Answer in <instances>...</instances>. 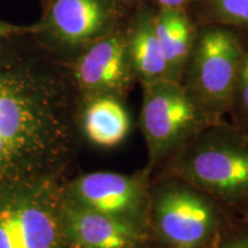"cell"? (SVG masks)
Listing matches in <instances>:
<instances>
[{
  "label": "cell",
  "instance_id": "obj_1",
  "mask_svg": "<svg viewBox=\"0 0 248 248\" xmlns=\"http://www.w3.org/2000/svg\"><path fill=\"white\" fill-rule=\"evenodd\" d=\"M70 140L53 80L23 62L0 58V187L53 178Z\"/></svg>",
  "mask_w": 248,
  "mask_h": 248
},
{
  "label": "cell",
  "instance_id": "obj_2",
  "mask_svg": "<svg viewBox=\"0 0 248 248\" xmlns=\"http://www.w3.org/2000/svg\"><path fill=\"white\" fill-rule=\"evenodd\" d=\"M171 156L181 181L225 202L248 201V135L235 125L210 123Z\"/></svg>",
  "mask_w": 248,
  "mask_h": 248
},
{
  "label": "cell",
  "instance_id": "obj_3",
  "mask_svg": "<svg viewBox=\"0 0 248 248\" xmlns=\"http://www.w3.org/2000/svg\"><path fill=\"white\" fill-rule=\"evenodd\" d=\"M63 194L53 178L0 187V248H64Z\"/></svg>",
  "mask_w": 248,
  "mask_h": 248
},
{
  "label": "cell",
  "instance_id": "obj_4",
  "mask_svg": "<svg viewBox=\"0 0 248 248\" xmlns=\"http://www.w3.org/2000/svg\"><path fill=\"white\" fill-rule=\"evenodd\" d=\"M142 85L139 122L147 146L150 171L212 122L181 82L162 78Z\"/></svg>",
  "mask_w": 248,
  "mask_h": 248
},
{
  "label": "cell",
  "instance_id": "obj_5",
  "mask_svg": "<svg viewBox=\"0 0 248 248\" xmlns=\"http://www.w3.org/2000/svg\"><path fill=\"white\" fill-rule=\"evenodd\" d=\"M245 49L231 31H204L191 51V86L188 91L212 123L221 122L230 110L232 94Z\"/></svg>",
  "mask_w": 248,
  "mask_h": 248
},
{
  "label": "cell",
  "instance_id": "obj_6",
  "mask_svg": "<svg viewBox=\"0 0 248 248\" xmlns=\"http://www.w3.org/2000/svg\"><path fill=\"white\" fill-rule=\"evenodd\" d=\"M155 230L172 248H202L219 226V214L208 198L185 182H168L150 197Z\"/></svg>",
  "mask_w": 248,
  "mask_h": 248
},
{
  "label": "cell",
  "instance_id": "obj_7",
  "mask_svg": "<svg viewBox=\"0 0 248 248\" xmlns=\"http://www.w3.org/2000/svg\"><path fill=\"white\" fill-rule=\"evenodd\" d=\"M66 194L83 206L142 229L150 217V193L139 177L106 171L86 173L68 186Z\"/></svg>",
  "mask_w": 248,
  "mask_h": 248
},
{
  "label": "cell",
  "instance_id": "obj_8",
  "mask_svg": "<svg viewBox=\"0 0 248 248\" xmlns=\"http://www.w3.org/2000/svg\"><path fill=\"white\" fill-rule=\"evenodd\" d=\"M61 217L68 241L78 248H136L145 229L83 206L63 194Z\"/></svg>",
  "mask_w": 248,
  "mask_h": 248
},
{
  "label": "cell",
  "instance_id": "obj_9",
  "mask_svg": "<svg viewBox=\"0 0 248 248\" xmlns=\"http://www.w3.org/2000/svg\"><path fill=\"white\" fill-rule=\"evenodd\" d=\"M75 77L92 97H122L132 77L128 42L120 35L104 36L93 42L77 61Z\"/></svg>",
  "mask_w": 248,
  "mask_h": 248
},
{
  "label": "cell",
  "instance_id": "obj_10",
  "mask_svg": "<svg viewBox=\"0 0 248 248\" xmlns=\"http://www.w3.org/2000/svg\"><path fill=\"white\" fill-rule=\"evenodd\" d=\"M113 22V11L104 0H48L46 29L66 45L95 42L108 32Z\"/></svg>",
  "mask_w": 248,
  "mask_h": 248
},
{
  "label": "cell",
  "instance_id": "obj_11",
  "mask_svg": "<svg viewBox=\"0 0 248 248\" xmlns=\"http://www.w3.org/2000/svg\"><path fill=\"white\" fill-rule=\"evenodd\" d=\"M83 128L93 144L114 147L121 144L129 132L128 111L115 97H92L83 115Z\"/></svg>",
  "mask_w": 248,
  "mask_h": 248
},
{
  "label": "cell",
  "instance_id": "obj_12",
  "mask_svg": "<svg viewBox=\"0 0 248 248\" xmlns=\"http://www.w3.org/2000/svg\"><path fill=\"white\" fill-rule=\"evenodd\" d=\"M130 63L142 84L168 78V63L155 32L153 18L140 21L128 42Z\"/></svg>",
  "mask_w": 248,
  "mask_h": 248
},
{
  "label": "cell",
  "instance_id": "obj_13",
  "mask_svg": "<svg viewBox=\"0 0 248 248\" xmlns=\"http://www.w3.org/2000/svg\"><path fill=\"white\" fill-rule=\"evenodd\" d=\"M154 26L168 63V79L181 82L192 51L191 29L187 20L177 9H164L154 18Z\"/></svg>",
  "mask_w": 248,
  "mask_h": 248
},
{
  "label": "cell",
  "instance_id": "obj_14",
  "mask_svg": "<svg viewBox=\"0 0 248 248\" xmlns=\"http://www.w3.org/2000/svg\"><path fill=\"white\" fill-rule=\"evenodd\" d=\"M230 111L233 114L234 125L248 135V49L241 58Z\"/></svg>",
  "mask_w": 248,
  "mask_h": 248
},
{
  "label": "cell",
  "instance_id": "obj_15",
  "mask_svg": "<svg viewBox=\"0 0 248 248\" xmlns=\"http://www.w3.org/2000/svg\"><path fill=\"white\" fill-rule=\"evenodd\" d=\"M215 8L225 22L248 26V0H216Z\"/></svg>",
  "mask_w": 248,
  "mask_h": 248
},
{
  "label": "cell",
  "instance_id": "obj_16",
  "mask_svg": "<svg viewBox=\"0 0 248 248\" xmlns=\"http://www.w3.org/2000/svg\"><path fill=\"white\" fill-rule=\"evenodd\" d=\"M39 30V26L37 27H21V26H15V24L4 22V21H0V42L2 39L8 38L11 36L20 35V33L24 32H30V31H36Z\"/></svg>",
  "mask_w": 248,
  "mask_h": 248
},
{
  "label": "cell",
  "instance_id": "obj_17",
  "mask_svg": "<svg viewBox=\"0 0 248 248\" xmlns=\"http://www.w3.org/2000/svg\"><path fill=\"white\" fill-rule=\"evenodd\" d=\"M224 248H248V232H244L232 238Z\"/></svg>",
  "mask_w": 248,
  "mask_h": 248
},
{
  "label": "cell",
  "instance_id": "obj_18",
  "mask_svg": "<svg viewBox=\"0 0 248 248\" xmlns=\"http://www.w3.org/2000/svg\"><path fill=\"white\" fill-rule=\"evenodd\" d=\"M186 0H157V2L162 6L163 9H177Z\"/></svg>",
  "mask_w": 248,
  "mask_h": 248
}]
</instances>
